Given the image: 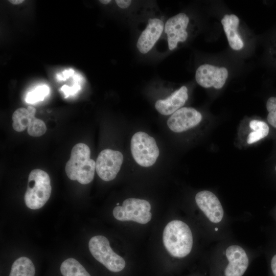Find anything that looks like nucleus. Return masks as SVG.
<instances>
[{
	"instance_id": "1",
	"label": "nucleus",
	"mask_w": 276,
	"mask_h": 276,
	"mask_svg": "<svg viewBox=\"0 0 276 276\" xmlns=\"http://www.w3.org/2000/svg\"><path fill=\"white\" fill-rule=\"evenodd\" d=\"M90 156V150L87 145L78 143L73 147L65 168L66 174L70 179L77 180L83 185L88 184L93 180L96 162Z\"/></svg>"
},
{
	"instance_id": "2",
	"label": "nucleus",
	"mask_w": 276,
	"mask_h": 276,
	"mask_svg": "<svg viewBox=\"0 0 276 276\" xmlns=\"http://www.w3.org/2000/svg\"><path fill=\"white\" fill-rule=\"evenodd\" d=\"M164 246L173 257L181 258L188 255L193 246V236L184 222L174 220L165 226L163 235Z\"/></svg>"
},
{
	"instance_id": "3",
	"label": "nucleus",
	"mask_w": 276,
	"mask_h": 276,
	"mask_svg": "<svg viewBox=\"0 0 276 276\" xmlns=\"http://www.w3.org/2000/svg\"><path fill=\"white\" fill-rule=\"evenodd\" d=\"M51 191L49 174L41 169L33 170L29 175L27 189L25 194L26 205L32 210L42 208L50 198Z\"/></svg>"
},
{
	"instance_id": "4",
	"label": "nucleus",
	"mask_w": 276,
	"mask_h": 276,
	"mask_svg": "<svg viewBox=\"0 0 276 276\" xmlns=\"http://www.w3.org/2000/svg\"><path fill=\"white\" fill-rule=\"evenodd\" d=\"M88 247L93 256L110 271L119 272L125 267L124 259L112 250L105 237H93L89 241Z\"/></svg>"
},
{
	"instance_id": "5",
	"label": "nucleus",
	"mask_w": 276,
	"mask_h": 276,
	"mask_svg": "<svg viewBox=\"0 0 276 276\" xmlns=\"http://www.w3.org/2000/svg\"><path fill=\"white\" fill-rule=\"evenodd\" d=\"M130 147L134 159L143 167L151 166L159 156V151L155 139L144 132L133 134Z\"/></svg>"
},
{
	"instance_id": "6",
	"label": "nucleus",
	"mask_w": 276,
	"mask_h": 276,
	"mask_svg": "<svg viewBox=\"0 0 276 276\" xmlns=\"http://www.w3.org/2000/svg\"><path fill=\"white\" fill-rule=\"evenodd\" d=\"M151 205L144 199L130 198L125 199L122 206H117L113 210V215L121 221H133L146 224L152 218Z\"/></svg>"
},
{
	"instance_id": "7",
	"label": "nucleus",
	"mask_w": 276,
	"mask_h": 276,
	"mask_svg": "<svg viewBox=\"0 0 276 276\" xmlns=\"http://www.w3.org/2000/svg\"><path fill=\"white\" fill-rule=\"evenodd\" d=\"M35 112L36 109L32 106L17 109L12 116L14 130L21 132L27 128L28 134L32 136L38 137L44 134L47 131L45 124L35 117Z\"/></svg>"
},
{
	"instance_id": "8",
	"label": "nucleus",
	"mask_w": 276,
	"mask_h": 276,
	"mask_svg": "<svg viewBox=\"0 0 276 276\" xmlns=\"http://www.w3.org/2000/svg\"><path fill=\"white\" fill-rule=\"evenodd\" d=\"M123 162V155L119 151L106 149L98 155L96 162V170L102 180L109 181L114 179L119 172Z\"/></svg>"
},
{
	"instance_id": "9",
	"label": "nucleus",
	"mask_w": 276,
	"mask_h": 276,
	"mask_svg": "<svg viewBox=\"0 0 276 276\" xmlns=\"http://www.w3.org/2000/svg\"><path fill=\"white\" fill-rule=\"evenodd\" d=\"M228 77V71L224 67H217L204 64L198 67L195 73L197 83L204 88L214 87L220 89L225 83Z\"/></svg>"
},
{
	"instance_id": "10",
	"label": "nucleus",
	"mask_w": 276,
	"mask_h": 276,
	"mask_svg": "<svg viewBox=\"0 0 276 276\" xmlns=\"http://www.w3.org/2000/svg\"><path fill=\"white\" fill-rule=\"evenodd\" d=\"M189 22V17L183 13L177 14L167 20L164 31L167 36L170 50L175 49L179 42H184L187 40L188 34L186 29Z\"/></svg>"
},
{
	"instance_id": "11",
	"label": "nucleus",
	"mask_w": 276,
	"mask_h": 276,
	"mask_svg": "<svg viewBox=\"0 0 276 276\" xmlns=\"http://www.w3.org/2000/svg\"><path fill=\"white\" fill-rule=\"evenodd\" d=\"M201 113L192 107H182L172 114L167 121L169 129L181 132L197 126L201 121Z\"/></svg>"
},
{
	"instance_id": "12",
	"label": "nucleus",
	"mask_w": 276,
	"mask_h": 276,
	"mask_svg": "<svg viewBox=\"0 0 276 276\" xmlns=\"http://www.w3.org/2000/svg\"><path fill=\"white\" fill-rule=\"evenodd\" d=\"M195 201L211 222L217 223L222 220L224 215L223 208L213 193L207 190L199 192L195 196Z\"/></svg>"
},
{
	"instance_id": "13",
	"label": "nucleus",
	"mask_w": 276,
	"mask_h": 276,
	"mask_svg": "<svg viewBox=\"0 0 276 276\" xmlns=\"http://www.w3.org/2000/svg\"><path fill=\"white\" fill-rule=\"evenodd\" d=\"M225 256L228 264L224 270L225 276H242L249 264L244 249L237 245H231L226 248Z\"/></svg>"
},
{
	"instance_id": "14",
	"label": "nucleus",
	"mask_w": 276,
	"mask_h": 276,
	"mask_svg": "<svg viewBox=\"0 0 276 276\" xmlns=\"http://www.w3.org/2000/svg\"><path fill=\"white\" fill-rule=\"evenodd\" d=\"M164 22L158 18H151L137 41L136 47L142 54H146L154 47L164 29Z\"/></svg>"
},
{
	"instance_id": "15",
	"label": "nucleus",
	"mask_w": 276,
	"mask_h": 276,
	"mask_svg": "<svg viewBox=\"0 0 276 276\" xmlns=\"http://www.w3.org/2000/svg\"><path fill=\"white\" fill-rule=\"evenodd\" d=\"M188 98V89L186 86H182L173 92L169 97L156 101L155 108L163 115H170L181 108Z\"/></svg>"
},
{
	"instance_id": "16",
	"label": "nucleus",
	"mask_w": 276,
	"mask_h": 276,
	"mask_svg": "<svg viewBox=\"0 0 276 276\" xmlns=\"http://www.w3.org/2000/svg\"><path fill=\"white\" fill-rule=\"evenodd\" d=\"M221 24L230 47L234 50L242 49L243 42L238 32L239 18L234 14H226L222 19Z\"/></svg>"
},
{
	"instance_id": "17",
	"label": "nucleus",
	"mask_w": 276,
	"mask_h": 276,
	"mask_svg": "<svg viewBox=\"0 0 276 276\" xmlns=\"http://www.w3.org/2000/svg\"><path fill=\"white\" fill-rule=\"evenodd\" d=\"M35 269L32 261L26 257L16 259L13 263L9 276H35Z\"/></svg>"
},
{
	"instance_id": "18",
	"label": "nucleus",
	"mask_w": 276,
	"mask_h": 276,
	"mask_svg": "<svg viewBox=\"0 0 276 276\" xmlns=\"http://www.w3.org/2000/svg\"><path fill=\"white\" fill-rule=\"evenodd\" d=\"M63 276H90L84 267L76 259L68 258L60 266Z\"/></svg>"
},
{
	"instance_id": "19",
	"label": "nucleus",
	"mask_w": 276,
	"mask_h": 276,
	"mask_svg": "<svg viewBox=\"0 0 276 276\" xmlns=\"http://www.w3.org/2000/svg\"><path fill=\"white\" fill-rule=\"evenodd\" d=\"M249 127L254 131L251 132L247 136V143L251 144L266 137L269 133V128L264 122L253 120L249 123Z\"/></svg>"
},
{
	"instance_id": "20",
	"label": "nucleus",
	"mask_w": 276,
	"mask_h": 276,
	"mask_svg": "<svg viewBox=\"0 0 276 276\" xmlns=\"http://www.w3.org/2000/svg\"><path fill=\"white\" fill-rule=\"evenodd\" d=\"M49 93V88L47 86H39L27 94L26 101L29 103H34L42 101Z\"/></svg>"
},
{
	"instance_id": "21",
	"label": "nucleus",
	"mask_w": 276,
	"mask_h": 276,
	"mask_svg": "<svg viewBox=\"0 0 276 276\" xmlns=\"http://www.w3.org/2000/svg\"><path fill=\"white\" fill-rule=\"evenodd\" d=\"M266 109L268 112L267 121L272 126L276 128V97H271L268 99Z\"/></svg>"
},
{
	"instance_id": "22",
	"label": "nucleus",
	"mask_w": 276,
	"mask_h": 276,
	"mask_svg": "<svg viewBox=\"0 0 276 276\" xmlns=\"http://www.w3.org/2000/svg\"><path fill=\"white\" fill-rule=\"evenodd\" d=\"M80 85L78 84L74 85L73 87H70L67 85H63L61 87V90L64 92L65 96H68L70 95L74 94L80 89Z\"/></svg>"
},
{
	"instance_id": "23",
	"label": "nucleus",
	"mask_w": 276,
	"mask_h": 276,
	"mask_svg": "<svg viewBox=\"0 0 276 276\" xmlns=\"http://www.w3.org/2000/svg\"><path fill=\"white\" fill-rule=\"evenodd\" d=\"M270 265L273 275L276 276V252L271 258Z\"/></svg>"
},
{
	"instance_id": "24",
	"label": "nucleus",
	"mask_w": 276,
	"mask_h": 276,
	"mask_svg": "<svg viewBox=\"0 0 276 276\" xmlns=\"http://www.w3.org/2000/svg\"><path fill=\"white\" fill-rule=\"evenodd\" d=\"M117 5L122 9H126L128 8L131 3V1L130 0H116Z\"/></svg>"
},
{
	"instance_id": "25",
	"label": "nucleus",
	"mask_w": 276,
	"mask_h": 276,
	"mask_svg": "<svg viewBox=\"0 0 276 276\" xmlns=\"http://www.w3.org/2000/svg\"><path fill=\"white\" fill-rule=\"evenodd\" d=\"M74 72L73 70H70L69 71H65L63 73V77L61 79L65 80L68 78L70 76L73 75Z\"/></svg>"
},
{
	"instance_id": "26",
	"label": "nucleus",
	"mask_w": 276,
	"mask_h": 276,
	"mask_svg": "<svg viewBox=\"0 0 276 276\" xmlns=\"http://www.w3.org/2000/svg\"><path fill=\"white\" fill-rule=\"evenodd\" d=\"M9 2L13 4V5H19L21 3H22L24 1V0H10Z\"/></svg>"
},
{
	"instance_id": "27",
	"label": "nucleus",
	"mask_w": 276,
	"mask_h": 276,
	"mask_svg": "<svg viewBox=\"0 0 276 276\" xmlns=\"http://www.w3.org/2000/svg\"><path fill=\"white\" fill-rule=\"evenodd\" d=\"M99 2L103 4L106 5L109 3L111 2V1L110 0H100L99 1Z\"/></svg>"
},
{
	"instance_id": "28",
	"label": "nucleus",
	"mask_w": 276,
	"mask_h": 276,
	"mask_svg": "<svg viewBox=\"0 0 276 276\" xmlns=\"http://www.w3.org/2000/svg\"><path fill=\"white\" fill-rule=\"evenodd\" d=\"M275 171H276V166H275Z\"/></svg>"
}]
</instances>
